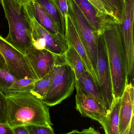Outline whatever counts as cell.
<instances>
[{
  "instance_id": "6da1fadb",
  "label": "cell",
  "mask_w": 134,
  "mask_h": 134,
  "mask_svg": "<svg viewBox=\"0 0 134 134\" xmlns=\"http://www.w3.org/2000/svg\"><path fill=\"white\" fill-rule=\"evenodd\" d=\"M6 96V123L12 128L53 125L48 106L30 93H10Z\"/></svg>"
},
{
  "instance_id": "7a4b0ae2",
  "label": "cell",
  "mask_w": 134,
  "mask_h": 134,
  "mask_svg": "<svg viewBox=\"0 0 134 134\" xmlns=\"http://www.w3.org/2000/svg\"><path fill=\"white\" fill-rule=\"evenodd\" d=\"M111 76L114 99L121 98L128 84L127 60L119 22L113 21L105 27L102 33Z\"/></svg>"
},
{
  "instance_id": "3957f363",
  "label": "cell",
  "mask_w": 134,
  "mask_h": 134,
  "mask_svg": "<svg viewBox=\"0 0 134 134\" xmlns=\"http://www.w3.org/2000/svg\"><path fill=\"white\" fill-rule=\"evenodd\" d=\"M8 23L9 33L5 38L13 47L25 55L33 45L30 18L25 5L14 0H0Z\"/></svg>"
},
{
  "instance_id": "277c9868",
  "label": "cell",
  "mask_w": 134,
  "mask_h": 134,
  "mask_svg": "<svg viewBox=\"0 0 134 134\" xmlns=\"http://www.w3.org/2000/svg\"><path fill=\"white\" fill-rule=\"evenodd\" d=\"M67 1L68 13L72 18L79 38L98 78L97 64L98 41L100 35L88 23L74 0Z\"/></svg>"
},
{
  "instance_id": "5b68a950",
  "label": "cell",
  "mask_w": 134,
  "mask_h": 134,
  "mask_svg": "<svg viewBox=\"0 0 134 134\" xmlns=\"http://www.w3.org/2000/svg\"><path fill=\"white\" fill-rule=\"evenodd\" d=\"M76 85L74 72L66 61L58 66L56 75L41 100L47 106L59 104L71 95Z\"/></svg>"
},
{
  "instance_id": "8992f818",
  "label": "cell",
  "mask_w": 134,
  "mask_h": 134,
  "mask_svg": "<svg viewBox=\"0 0 134 134\" xmlns=\"http://www.w3.org/2000/svg\"><path fill=\"white\" fill-rule=\"evenodd\" d=\"M0 53L4 59L7 69L17 79H39L25 55L15 48L0 35Z\"/></svg>"
},
{
  "instance_id": "52a82bcc",
  "label": "cell",
  "mask_w": 134,
  "mask_h": 134,
  "mask_svg": "<svg viewBox=\"0 0 134 134\" xmlns=\"http://www.w3.org/2000/svg\"><path fill=\"white\" fill-rule=\"evenodd\" d=\"M98 48L97 69L98 86L103 95L108 114L114 102V97L108 53L102 34L99 36Z\"/></svg>"
},
{
  "instance_id": "ba28073f",
  "label": "cell",
  "mask_w": 134,
  "mask_h": 134,
  "mask_svg": "<svg viewBox=\"0 0 134 134\" xmlns=\"http://www.w3.org/2000/svg\"><path fill=\"white\" fill-rule=\"evenodd\" d=\"M25 55L39 79L66 61L65 55H56L46 49L38 50L33 46L26 50Z\"/></svg>"
},
{
  "instance_id": "9c48e42d",
  "label": "cell",
  "mask_w": 134,
  "mask_h": 134,
  "mask_svg": "<svg viewBox=\"0 0 134 134\" xmlns=\"http://www.w3.org/2000/svg\"><path fill=\"white\" fill-rule=\"evenodd\" d=\"M76 110L83 117L90 118L98 121L101 125L108 115L107 109L97 101L87 94L76 83Z\"/></svg>"
},
{
  "instance_id": "30bf717a",
  "label": "cell",
  "mask_w": 134,
  "mask_h": 134,
  "mask_svg": "<svg viewBox=\"0 0 134 134\" xmlns=\"http://www.w3.org/2000/svg\"><path fill=\"white\" fill-rule=\"evenodd\" d=\"M123 2L119 24L126 53L131 56L134 54V0H123Z\"/></svg>"
},
{
  "instance_id": "8fae6325",
  "label": "cell",
  "mask_w": 134,
  "mask_h": 134,
  "mask_svg": "<svg viewBox=\"0 0 134 134\" xmlns=\"http://www.w3.org/2000/svg\"><path fill=\"white\" fill-rule=\"evenodd\" d=\"M65 37L68 44L71 45L74 48L82 60L87 70L92 76L95 83L98 86V78L79 38L73 20L69 13L65 16Z\"/></svg>"
},
{
  "instance_id": "7c38bea8",
  "label": "cell",
  "mask_w": 134,
  "mask_h": 134,
  "mask_svg": "<svg viewBox=\"0 0 134 134\" xmlns=\"http://www.w3.org/2000/svg\"><path fill=\"white\" fill-rule=\"evenodd\" d=\"M134 88L128 83L121 98L119 134H127L134 120Z\"/></svg>"
},
{
  "instance_id": "4fadbf2b",
  "label": "cell",
  "mask_w": 134,
  "mask_h": 134,
  "mask_svg": "<svg viewBox=\"0 0 134 134\" xmlns=\"http://www.w3.org/2000/svg\"><path fill=\"white\" fill-rule=\"evenodd\" d=\"M28 13L31 21L33 28L32 34L45 39L46 49L56 55H65L68 47L66 38L61 34L53 35L50 34L39 25L28 12Z\"/></svg>"
},
{
  "instance_id": "5bb4252c",
  "label": "cell",
  "mask_w": 134,
  "mask_h": 134,
  "mask_svg": "<svg viewBox=\"0 0 134 134\" xmlns=\"http://www.w3.org/2000/svg\"><path fill=\"white\" fill-rule=\"evenodd\" d=\"M90 26L100 35L105 26L112 21H119L108 15L100 13L87 0H74Z\"/></svg>"
},
{
  "instance_id": "9a60e30c",
  "label": "cell",
  "mask_w": 134,
  "mask_h": 134,
  "mask_svg": "<svg viewBox=\"0 0 134 134\" xmlns=\"http://www.w3.org/2000/svg\"><path fill=\"white\" fill-rule=\"evenodd\" d=\"M25 6L29 14L48 32L53 35L60 34L51 18L34 0H30Z\"/></svg>"
},
{
  "instance_id": "2e32d148",
  "label": "cell",
  "mask_w": 134,
  "mask_h": 134,
  "mask_svg": "<svg viewBox=\"0 0 134 134\" xmlns=\"http://www.w3.org/2000/svg\"><path fill=\"white\" fill-rule=\"evenodd\" d=\"M48 14L60 34L65 37V19L59 9L57 0H34Z\"/></svg>"
},
{
  "instance_id": "e0dca14e",
  "label": "cell",
  "mask_w": 134,
  "mask_h": 134,
  "mask_svg": "<svg viewBox=\"0 0 134 134\" xmlns=\"http://www.w3.org/2000/svg\"><path fill=\"white\" fill-rule=\"evenodd\" d=\"M76 83L89 96L94 98L106 108L104 100L100 88L95 83L88 71L85 72L78 79L76 80Z\"/></svg>"
},
{
  "instance_id": "ac0fdd59",
  "label": "cell",
  "mask_w": 134,
  "mask_h": 134,
  "mask_svg": "<svg viewBox=\"0 0 134 134\" xmlns=\"http://www.w3.org/2000/svg\"><path fill=\"white\" fill-rule=\"evenodd\" d=\"M121 98L114 99L110 112L101 126L105 134H119Z\"/></svg>"
},
{
  "instance_id": "d6986e66",
  "label": "cell",
  "mask_w": 134,
  "mask_h": 134,
  "mask_svg": "<svg viewBox=\"0 0 134 134\" xmlns=\"http://www.w3.org/2000/svg\"><path fill=\"white\" fill-rule=\"evenodd\" d=\"M65 56L67 63L74 72L76 80L87 71L80 56L71 45L68 44V48L65 54Z\"/></svg>"
},
{
  "instance_id": "ffe728a7",
  "label": "cell",
  "mask_w": 134,
  "mask_h": 134,
  "mask_svg": "<svg viewBox=\"0 0 134 134\" xmlns=\"http://www.w3.org/2000/svg\"><path fill=\"white\" fill-rule=\"evenodd\" d=\"M57 69L58 66L44 77L37 80L35 82L30 93L41 100L42 99L47 93L56 75Z\"/></svg>"
},
{
  "instance_id": "44dd1931",
  "label": "cell",
  "mask_w": 134,
  "mask_h": 134,
  "mask_svg": "<svg viewBox=\"0 0 134 134\" xmlns=\"http://www.w3.org/2000/svg\"><path fill=\"white\" fill-rule=\"evenodd\" d=\"M38 79L31 78H23L17 80L9 88L8 93H30L35 83Z\"/></svg>"
},
{
  "instance_id": "7402d4cb",
  "label": "cell",
  "mask_w": 134,
  "mask_h": 134,
  "mask_svg": "<svg viewBox=\"0 0 134 134\" xmlns=\"http://www.w3.org/2000/svg\"><path fill=\"white\" fill-rule=\"evenodd\" d=\"M17 79L7 69H0V91L6 96L10 87Z\"/></svg>"
},
{
  "instance_id": "603a6c76",
  "label": "cell",
  "mask_w": 134,
  "mask_h": 134,
  "mask_svg": "<svg viewBox=\"0 0 134 134\" xmlns=\"http://www.w3.org/2000/svg\"><path fill=\"white\" fill-rule=\"evenodd\" d=\"M100 13L102 14L108 15L112 16V18L119 20L115 16L114 13L109 9L103 0H87ZM120 22V21H119Z\"/></svg>"
},
{
  "instance_id": "cb8c5ba5",
  "label": "cell",
  "mask_w": 134,
  "mask_h": 134,
  "mask_svg": "<svg viewBox=\"0 0 134 134\" xmlns=\"http://www.w3.org/2000/svg\"><path fill=\"white\" fill-rule=\"evenodd\" d=\"M109 9L114 13L115 16L119 20L123 7L122 0H103Z\"/></svg>"
},
{
  "instance_id": "d4e9b609",
  "label": "cell",
  "mask_w": 134,
  "mask_h": 134,
  "mask_svg": "<svg viewBox=\"0 0 134 134\" xmlns=\"http://www.w3.org/2000/svg\"><path fill=\"white\" fill-rule=\"evenodd\" d=\"M28 134H56L52 126L30 125L25 126Z\"/></svg>"
},
{
  "instance_id": "484cf974",
  "label": "cell",
  "mask_w": 134,
  "mask_h": 134,
  "mask_svg": "<svg viewBox=\"0 0 134 134\" xmlns=\"http://www.w3.org/2000/svg\"><path fill=\"white\" fill-rule=\"evenodd\" d=\"M0 123H6V96L0 91Z\"/></svg>"
},
{
  "instance_id": "4316f807",
  "label": "cell",
  "mask_w": 134,
  "mask_h": 134,
  "mask_svg": "<svg viewBox=\"0 0 134 134\" xmlns=\"http://www.w3.org/2000/svg\"><path fill=\"white\" fill-rule=\"evenodd\" d=\"M32 46L34 48L38 50L46 49V43L44 38L32 34Z\"/></svg>"
},
{
  "instance_id": "83f0119b",
  "label": "cell",
  "mask_w": 134,
  "mask_h": 134,
  "mask_svg": "<svg viewBox=\"0 0 134 134\" xmlns=\"http://www.w3.org/2000/svg\"><path fill=\"white\" fill-rule=\"evenodd\" d=\"M59 9L62 16H65L68 13V7L67 0H57Z\"/></svg>"
},
{
  "instance_id": "f1b7e54d",
  "label": "cell",
  "mask_w": 134,
  "mask_h": 134,
  "mask_svg": "<svg viewBox=\"0 0 134 134\" xmlns=\"http://www.w3.org/2000/svg\"><path fill=\"white\" fill-rule=\"evenodd\" d=\"M0 134H15L14 129L7 123H0Z\"/></svg>"
},
{
  "instance_id": "f546056e",
  "label": "cell",
  "mask_w": 134,
  "mask_h": 134,
  "mask_svg": "<svg viewBox=\"0 0 134 134\" xmlns=\"http://www.w3.org/2000/svg\"><path fill=\"white\" fill-rule=\"evenodd\" d=\"M15 134H28L25 126H21L14 128Z\"/></svg>"
},
{
  "instance_id": "4dcf8cb0",
  "label": "cell",
  "mask_w": 134,
  "mask_h": 134,
  "mask_svg": "<svg viewBox=\"0 0 134 134\" xmlns=\"http://www.w3.org/2000/svg\"><path fill=\"white\" fill-rule=\"evenodd\" d=\"M83 132L85 134H101L100 132L96 130L94 128L90 127L88 129L83 130Z\"/></svg>"
},
{
  "instance_id": "1f68e13d",
  "label": "cell",
  "mask_w": 134,
  "mask_h": 134,
  "mask_svg": "<svg viewBox=\"0 0 134 134\" xmlns=\"http://www.w3.org/2000/svg\"><path fill=\"white\" fill-rule=\"evenodd\" d=\"M0 69L8 70L4 59L1 53H0Z\"/></svg>"
},
{
  "instance_id": "d6a6232c",
  "label": "cell",
  "mask_w": 134,
  "mask_h": 134,
  "mask_svg": "<svg viewBox=\"0 0 134 134\" xmlns=\"http://www.w3.org/2000/svg\"><path fill=\"white\" fill-rule=\"evenodd\" d=\"M19 4L23 5L27 4L30 1V0H14Z\"/></svg>"
},
{
  "instance_id": "836d02e7",
  "label": "cell",
  "mask_w": 134,
  "mask_h": 134,
  "mask_svg": "<svg viewBox=\"0 0 134 134\" xmlns=\"http://www.w3.org/2000/svg\"><path fill=\"white\" fill-rule=\"evenodd\" d=\"M61 134H85L83 131L80 132L78 131V130H73L71 132H68L67 133Z\"/></svg>"
},
{
  "instance_id": "e575fe53",
  "label": "cell",
  "mask_w": 134,
  "mask_h": 134,
  "mask_svg": "<svg viewBox=\"0 0 134 134\" xmlns=\"http://www.w3.org/2000/svg\"><path fill=\"white\" fill-rule=\"evenodd\" d=\"M134 120L132 121V124H131V126L129 132L127 134H134Z\"/></svg>"
},
{
  "instance_id": "d590c367",
  "label": "cell",
  "mask_w": 134,
  "mask_h": 134,
  "mask_svg": "<svg viewBox=\"0 0 134 134\" xmlns=\"http://www.w3.org/2000/svg\"><path fill=\"white\" fill-rule=\"evenodd\" d=\"M123 1V0H122Z\"/></svg>"
}]
</instances>
